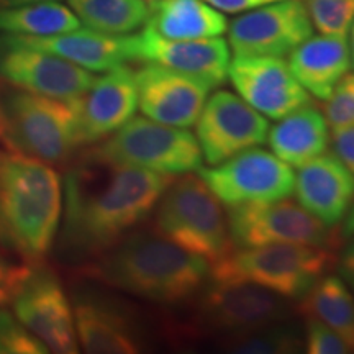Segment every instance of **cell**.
Masks as SVG:
<instances>
[{"mask_svg": "<svg viewBox=\"0 0 354 354\" xmlns=\"http://www.w3.org/2000/svg\"><path fill=\"white\" fill-rule=\"evenodd\" d=\"M63 210L61 177L51 165L0 148V245L19 259L41 264Z\"/></svg>", "mask_w": 354, "mask_h": 354, "instance_id": "obj_3", "label": "cell"}, {"mask_svg": "<svg viewBox=\"0 0 354 354\" xmlns=\"http://www.w3.org/2000/svg\"><path fill=\"white\" fill-rule=\"evenodd\" d=\"M304 348L308 354H348L351 348L330 326L313 317H305Z\"/></svg>", "mask_w": 354, "mask_h": 354, "instance_id": "obj_32", "label": "cell"}, {"mask_svg": "<svg viewBox=\"0 0 354 354\" xmlns=\"http://www.w3.org/2000/svg\"><path fill=\"white\" fill-rule=\"evenodd\" d=\"M297 312L313 317L338 333L354 353V295L339 276H323L305 292Z\"/></svg>", "mask_w": 354, "mask_h": 354, "instance_id": "obj_25", "label": "cell"}, {"mask_svg": "<svg viewBox=\"0 0 354 354\" xmlns=\"http://www.w3.org/2000/svg\"><path fill=\"white\" fill-rule=\"evenodd\" d=\"M351 44H349V55H351V64L354 66V21L351 25Z\"/></svg>", "mask_w": 354, "mask_h": 354, "instance_id": "obj_39", "label": "cell"}, {"mask_svg": "<svg viewBox=\"0 0 354 354\" xmlns=\"http://www.w3.org/2000/svg\"><path fill=\"white\" fill-rule=\"evenodd\" d=\"M220 348L240 354H287L299 353L304 343L294 331L271 325L223 336Z\"/></svg>", "mask_w": 354, "mask_h": 354, "instance_id": "obj_28", "label": "cell"}, {"mask_svg": "<svg viewBox=\"0 0 354 354\" xmlns=\"http://www.w3.org/2000/svg\"><path fill=\"white\" fill-rule=\"evenodd\" d=\"M313 28L328 37H344L354 21V0H302Z\"/></svg>", "mask_w": 354, "mask_h": 354, "instance_id": "obj_29", "label": "cell"}, {"mask_svg": "<svg viewBox=\"0 0 354 354\" xmlns=\"http://www.w3.org/2000/svg\"><path fill=\"white\" fill-rule=\"evenodd\" d=\"M272 153L292 167H300L328 149L325 115L312 104L286 115L268 133Z\"/></svg>", "mask_w": 354, "mask_h": 354, "instance_id": "obj_23", "label": "cell"}, {"mask_svg": "<svg viewBox=\"0 0 354 354\" xmlns=\"http://www.w3.org/2000/svg\"><path fill=\"white\" fill-rule=\"evenodd\" d=\"M135 81L145 117L177 128L196 125L212 88L201 79L153 63L136 71Z\"/></svg>", "mask_w": 354, "mask_h": 354, "instance_id": "obj_16", "label": "cell"}, {"mask_svg": "<svg viewBox=\"0 0 354 354\" xmlns=\"http://www.w3.org/2000/svg\"><path fill=\"white\" fill-rule=\"evenodd\" d=\"M0 77L21 91L76 102L94 84L91 71L51 53L33 50L0 37Z\"/></svg>", "mask_w": 354, "mask_h": 354, "instance_id": "obj_14", "label": "cell"}, {"mask_svg": "<svg viewBox=\"0 0 354 354\" xmlns=\"http://www.w3.org/2000/svg\"><path fill=\"white\" fill-rule=\"evenodd\" d=\"M146 2H156V0H146Z\"/></svg>", "mask_w": 354, "mask_h": 354, "instance_id": "obj_41", "label": "cell"}, {"mask_svg": "<svg viewBox=\"0 0 354 354\" xmlns=\"http://www.w3.org/2000/svg\"><path fill=\"white\" fill-rule=\"evenodd\" d=\"M333 154L354 176V122L349 125L333 128L331 135Z\"/></svg>", "mask_w": 354, "mask_h": 354, "instance_id": "obj_34", "label": "cell"}, {"mask_svg": "<svg viewBox=\"0 0 354 354\" xmlns=\"http://www.w3.org/2000/svg\"><path fill=\"white\" fill-rule=\"evenodd\" d=\"M2 102L3 143L53 166H66L81 148L74 102L15 91Z\"/></svg>", "mask_w": 354, "mask_h": 354, "instance_id": "obj_6", "label": "cell"}, {"mask_svg": "<svg viewBox=\"0 0 354 354\" xmlns=\"http://www.w3.org/2000/svg\"><path fill=\"white\" fill-rule=\"evenodd\" d=\"M136 61L165 66L218 87L227 81L230 46L223 38L171 39L161 37L149 25L135 35Z\"/></svg>", "mask_w": 354, "mask_h": 354, "instance_id": "obj_17", "label": "cell"}, {"mask_svg": "<svg viewBox=\"0 0 354 354\" xmlns=\"http://www.w3.org/2000/svg\"><path fill=\"white\" fill-rule=\"evenodd\" d=\"M198 176L228 209L290 197L295 179L289 165L258 146L220 165L201 167Z\"/></svg>", "mask_w": 354, "mask_h": 354, "instance_id": "obj_10", "label": "cell"}, {"mask_svg": "<svg viewBox=\"0 0 354 354\" xmlns=\"http://www.w3.org/2000/svg\"><path fill=\"white\" fill-rule=\"evenodd\" d=\"M39 2H59V0H0V10H2V8L32 6V3H39Z\"/></svg>", "mask_w": 354, "mask_h": 354, "instance_id": "obj_37", "label": "cell"}, {"mask_svg": "<svg viewBox=\"0 0 354 354\" xmlns=\"http://www.w3.org/2000/svg\"><path fill=\"white\" fill-rule=\"evenodd\" d=\"M227 220L234 248L274 243L336 248L343 238L342 232L330 230L299 202L289 198L230 207Z\"/></svg>", "mask_w": 354, "mask_h": 354, "instance_id": "obj_9", "label": "cell"}, {"mask_svg": "<svg viewBox=\"0 0 354 354\" xmlns=\"http://www.w3.org/2000/svg\"><path fill=\"white\" fill-rule=\"evenodd\" d=\"M48 349L28 328L0 308V354H38Z\"/></svg>", "mask_w": 354, "mask_h": 354, "instance_id": "obj_30", "label": "cell"}, {"mask_svg": "<svg viewBox=\"0 0 354 354\" xmlns=\"http://www.w3.org/2000/svg\"><path fill=\"white\" fill-rule=\"evenodd\" d=\"M323 115L331 130L354 122V73H346L339 79L325 100Z\"/></svg>", "mask_w": 354, "mask_h": 354, "instance_id": "obj_31", "label": "cell"}, {"mask_svg": "<svg viewBox=\"0 0 354 354\" xmlns=\"http://www.w3.org/2000/svg\"><path fill=\"white\" fill-rule=\"evenodd\" d=\"M335 248L274 243L233 248L210 264L215 281H245L284 299L302 297L336 264Z\"/></svg>", "mask_w": 354, "mask_h": 354, "instance_id": "obj_5", "label": "cell"}, {"mask_svg": "<svg viewBox=\"0 0 354 354\" xmlns=\"http://www.w3.org/2000/svg\"><path fill=\"white\" fill-rule=\"evenodd\" d=\"M234 56H289L313 33L302 0H277L245 12L228 25Z\"/></svg>", "mask_w": 354, "mask_h": 354, "instance_id": "obj_12", "label": "cell"}, {"mask_svg": "<svg viewBox=\"0 0 354 354\" xmlns=\"http://www.w3.org/2000/svg\"><path fill=\"white\" fill-rule=\"evenodd\" d=\"M13 313L46 346L48 353L76 354L79 342L66 292L43 263L28 272L10 299Z\"/></svg>", "mask_w": 354, "mask_h": 354, "instance_id": "obj_11", "label": "cell"}, {"mask_svg": "<svg viewBox=\"0 0 354 354\" xmlns=\"http://www.w3.org/2000/svg\"><path fill=\"white\" fill-rule=\"evenodd\" d=\"M77 28H81V21L76 13L59 2H39L0 10V33L17 37H51Z\"/></svg>", "mask_w": 354, "mask_h": 354, "instance_id": "obj_27", "label": "cell"}, {"mask_svg": "<svg viewBox=\"0 0 354 354\" xmlns=\"http://www.w3.org/2000/svg\"><path fill=\"white\" fill-rule=\"evenodd\" d=\"M203 286L194 304L196 313L187 333L233 335L281 323L289 307L274 292L245 281H215Z\"/></svg>", "mask_w": 354, "mask_h": 354, "instance_id": "obj_8", "label": "cell"}, {"mask_svg": "<svg viewBox=\"0 0 354 354\" xmlns=\"http://www.w3.org/2000/svg\"><path fill=\"white\" fill-rule=\"evenodd\" d=\"M0 141L3 143V115H2V102H0Z\"/></svg>", "mask_w": 354, "mask_h": 354, "instance_id": "obj_40", "label": "cell"}, {"mask_svg": "<svg viewBox=\"0 0 354 354\" xmlns=\"http://www.w3.org/2000/svg\"><path fill=\"white\" fill-rule=\"evenodd\" d=\"M84 154L169 176L194 172L202 167L201 146L192 133L148 117H131L107 140Z\"/></svg>", "mask_w": 354, "mask_h": 354, "instance_id": "obj_7", "label": "cell"}, {"mask_svg": "<svg viewBox=\"0 0 354 354\" xmlns=\"http://www.w3.org/2000/svg\"><path fill=\"white\" fill-rule=\"evenodd\" d=\"M339 230H342L343 238L353 236V234H354V202H353V205L349 207L348 214L344 215V223Z\"/></svg>", "mask_w": 354, "mask_h": 354, "instance_id": "obj_38", "label": "cell"}, {"mask_svg": "<svg viewBox=\"0 0 354 354\" xmlns=\"http://www.w3.org/2000/svg\"><path fill=\"white\" fill-rule=\"evenodd\" d=\"M294 194L305 210L335 227L354 202V176L335 154H320L299 167Z\"/></svg>", "mask_w": 354, "mask_h": 354, "instance_id": "obj_20", "label": "cell"}, {"mask_svg": "<svg viewBox=\"0 0 354 354\" xmlns=\"http://www.w3.org/2000/svg\"><path fill=\"white\" fill-rule=\"evenodd\" d=\"M212 7H215L216 10L221 13H245L254 8H259L268 3L277 2V0H205Z\"/></svg>", "mask_w": 354, "mask_h": 354, "instance_id": "obj_36", "label": "cell"}, {"mask_svg": "<svg viewBox=\"0 0 354 354\" xmlns=\"http://www.w3.org/2000/svg\"><path fill=\"white\" fill-rule=\"evenodd\" d=\"M349 240L344 243L339 254L336 256V268H338L339 279L349 287L354 294V234L348 236Z\"/></svg>", "mask_w": 354, "mask_h": 354, "instance_id": "obj_35", "label": "cell"}, {"mask_svg": "<svg viewBox=\"0 0 354 354\" xmlns=\"http://www.w3.org/2000/svg\"><path fill=\"white\" fill-rule=\"evenodd\" d=\"M196 133L202 158L215 166L266 143L269 123L241 97L216 91L205 100Z\"/></svg>", "mask_w": 354, "mask_h": 354, "instance_id": "obj_13", "label": "cell"}, {"mask_svg": "<svg viewBox=\"0 0 354 354\" xmlns=\"http://www.w3.org/2000/svg\"><path fill=\"white\" fill-rule=\"evenodd\" d=\"M172 177L79 154L64 179V258H97L117 245L148 218Z\"/></svg>", "mask_w": 354, "mask_h": 354, "instance_id": "obj_1", "label": "cell"}, {"mask_svg": "<svg viewBox=\"0 0 354 354\" xmlns=\"http://www.w3.org/2000/svg\"><path fill=\"white\" fill-rule=\"evenodd\" d=\"M81 24L94 32L128 35L143 28L149 19L146 0H68Z\"/></svg>", "mask_w": 354, "mask_h": 354, "instance_id": "obj_26", "label": "cell"}, {"mask_svg": "<svg viewBox=\"0 0 354 354\" xmlns=\"http://www.w3.org/2000/svg\"><path fill=\"white\" fill-rule=\"evenodd\" d=\"M287 64L308 94L326 100L351 68L349 44L344 37H310L290 53Z\"/></svg>", "mask_w": 354, "mask_h": 354, "instance_id": "obj_21", "label": "cell"}, {"mask_svg": "<svg viewBox=\"0 0 354 354\" xmlns=\"http://www.w3.org/2000/svg\"><path fill=\"white\" fill-rule=\"evenodd\" d=\"M151 232L210 264L234 248L220 201L192 172L167 185L154 207Z\"/></svg>", "mask_w": 354, "mask_h": 354, "instance_id": "obj_4", "label": "cell"}, {"mask_svg": "<svg viewBox=\"0 0 354 354\" xmlns=\"http://www.w3.org/2000/svg\"><path fill=\"white\" fill-rule=\"evenodd\" d=\"M74 326L77 342L86 353L133 354L140 353V338L131 322L118 308L95 299H76Z\"/></svg>", "mask_w": 354, "mask_h": 354, "instance_id": "obj_22", "label": "cell"}, {"mask_svg": "<svg viewBox=\"0 0 354 354\" xmlns=\"http://www.w3.org/2000/svg\"><path fill=\"white\" fill-rule=\"evenodd\" d=\"M146 25L161 37L171 39L215 38L228 30L223 13L205 0L149 2V19Z\"/></svg>", "mask_w": 354, "mask_h": 354, "instance_id": "obj_24", "label": "cell"}, {"mask_svg": "<svg viewBox=\"0 0 354 354\" xmlns=\"http://www.w3.org/2000/svg\"><path fill=\"white\" fill-rule=\"evenodd\" d=\"M10 41L33 50L61 56L71 63L94 73H107L135 57V35H107L94 30H73L51 37H17L7 35Z\"/></svg>", "mask_w": 354, "mask_h": 354, "instance_id": "obj_19", "label": "cell"}, {"mask_svg": "<svg viewBox=\"0 0 354 354\" xmlns=\"http://www.w3.org/2000/svg\"><path fill=\"white\" fill-rule=\"evenodd\" d=\"M35 266L37 264L26 263V261L13 263V253L0 245V308L10 302L12 295Z\"/></svg>", "mask_w": 354, "mask_h": 354, "instance_id": "obj_33", "label": "cell"}, {"mask_svg": "<svg viewBox=\"0 0 354 354\" xmlns=\"http://www.w3.org/2000/svg\"><path fill=\"white\" fill-rule=\"evenodd\" d=\"M228 79L243 100L272 120L312 104L310 94L282 57L234 56L228 66Z\"/></svg>", "mask_w": 354, "mask_h": 354, "instance_id": "obj_15", "label": "cell"}, {"mask_svg": "<svg viewBox=\"0 0 354 354\" xmlns=\"http://www.w3.org/2000/svg\"><path fill=\"white\" fill-rule=\"evenodd\" d=\"M81 146L92 145L125 125L138 107L135 71L127 64L107 71L74 102Z\"/></svg>", "mask_w": 354, "mask_h": 354, "instance_id": "obj_18", "label": "cell"}, {"mask_svg": "<svg viewBox=\"0 0 354 354\" xmlns=\"http://www.w3.org/2000/svg\"><path fill=\"white\" fill-rule=\"evenodd\" d=\"M87 277L158 304L196 297L210 277L209 261L153 232L128 233L117 245L82 266Z\"/></svg>", "mask_w": 354, "mask_h": 354, "instance_id": "obj_2", "label": "cell"}]
</instances>
